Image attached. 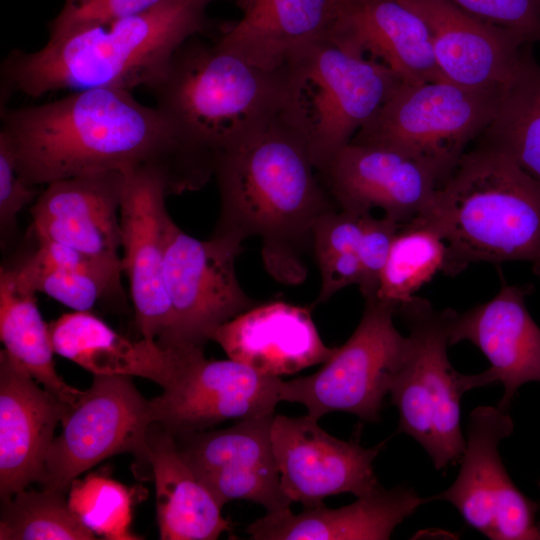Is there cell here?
<instances>
[{"label":"cell","instance_id":"f546056e","mask_svg":"<svg viewBox=\"0 0 540 540\" xmlns=\"http://www.w3.org/2000/svg\"><path fill=\"white\" fill-rule=\"evenodd\" d=\"M479 142L505 153L540 185V64L527 53Z\"/></svg>","mask_w":540,"mask_h":540},{"label":"cell","instance_id":"5bb4252c","mask_svg":"<svg viewBox=\"0 0 540 540\" xmlns=\"http://www.w3.org/2000/svg\"><path fill=\"white\" fill-rule=\"evenodd\" d=\"M271 437L281 489L291 503L313 506L341 493L359 497L380 485L373 463L385 441L366 448L338 439L308 414H275Z\"/></svg>","mask_w":540,"mask_h":540},{"label":"cell","instance_id":"7c38bea8","mask_svg":"<svg viewBox=\"0 0 540 540\" xmlns=\"http://www.w3.org/2000/svg\"><path fill=\"white\" fill-rule=\"evenodd\" d=\"M513 428L511 416L498 406L476 407L469 416L457 478L427 500L451 503L470 527L488 539L540 540L537 503L515 486L499 454V443Z\"/></svg>","mask_w":540,"mask_h":540},{"label":"cell","instance_id":"8992f818","mask_svg":"<svg viewBox=\"0 0 540 540\" xmlns=\"http://www.w3.org/2000/svg\"><path fill=\"white\" fill-rule=\"evenodd\" d=\"M450 311L417 296L398 307L409 330L408 347L389 389L398 431L414 438L437 470L460 461L466 444L460 401L478 387L476 374H460L448 358Z\"/></svg>","mask_w":540,"mask_h":540},{"label":"cell","instance_id":"83f0119b","mask_svg":"<svg viewBox=\"0 0 540 540\" xmlns=\"http://www.w3.org/2000/svg\"><path fill=\"white\" fill-rule=\"evenodd\" d=\"M36 294L16 268H1L0 338L5 350L38 383L73 406L82 391L64 382L56 371L49 325L40 314Z\"/></svg>","mask_w":540,"mask_h":540},{"label":"cell","instance_id":"f1b7e54d","mask_svg":"<svg viewBox=\"0 0 540 540\" xmlns=\"http://www.w3.org/2000/svg\"><path fill=\"white\" fill-rule=\"evenodd\" d=\"M37 241V249L16 267L35 292L73 311H90L103 296L117 292L122 263L91 257L54 241Z\"/></svg>","mask_w":540,"mask_h":540},{"label":"cell","instance_id":"9c48e42d","mask_svg":"<svg viewBox=\"0 0 540 540\" xmlns=\"http://www.w3.org/2000/svg\"><path fill=\"white\" fill-rule=\"evenodd\" d=\"M398 306L378 298L365 301L356 329L315 373L283 381L280 400L300 403L319 420L347 412L377 422L383 401L408 347L395 327Z\"/></svg>","mask_w":540,"mask_h":540},{"label":"cell","instance_id":"4dcf8cb0","mask_svg":"<svg viewBox=\"0 0 540 540\" xmlns=\"http://www.w3.org/2000/svg\"><path fill=\"white\" fill-rule=\"evenodd\" d=\"M446 258V243L433 227L419 218L402 225L383 268L376 298L398 307L412 300L436 273L444 271Z\"/></svg>","mask_w":540,"mask_h":540},{"label":"cell","instance_id":"4fadbf2b","mask_svg":"<svg viewBox=\"0 0 540 540\" xmlns=\"http://www.w3.org/2000/svg\"><path fill=\"white\" fill-rule=\"evenodd\" d=\"M282 379L232 359L208 360L204 352L176 383L150 400L153 423L174 437L209 430L230 419L275 414Z\"/></svg>","mask_w":540,"mask_h":540},{"label":"cell","instance_id":"d6a6232c","mask_svg":"<svg viewBox=\"0 0 540 540\" xmlns=\"http://www.w3.org/2000/svg\"><path fill=\"white\" fill-rule=\"evenodd\" d=\"M69 503L94 532L112 538H126L129 522V495L121 485L103 478L90 477L85 484H72Z\"/></svg>","mask_w":540,"mask_h":540},{"label":"cell","instance_id":"836d02e7","mask_svg":"<svg viewBox=\"0 0 540 540\" xmlns=\"http://www.w3.org/2000/svg\"><path fill=\"white\" fill-rule=\"evenodd\" d=\"M169 0H65L48 25L49 39L145 12Z\"/></svg>","mask_w":540,"mask_h":540},{"label":"cell","instance_id":"6da1fadb","mask_svg":"<svg viewBox=\"0 0 540 540\" xmlns=\"http://www.w3.org/2000/svg\"><path fill=\"white\" fill-rule=\"evenodd\" d=\"M1 131L29 185L73 176L148 169L169 195L203 188L217 153L161 108L130 90L93 88L37 106L1 108Z\"/></svg>","mask_w":540,"mask_h":540},{"label":"cell","instance_id":"e575fe53","mask_svg":"<svg viewBox=\"0 0 540 540\" xmlns=\"http://www.w3.org/2000/svg\"><path fill=\"white\" fill-rule=\"evenodd\" d=\"M401 226L384 215L381 218L374 217L372 213L363 215L358 246L360 280L357 286L365 301L377 297L383 268Z\"/></svg>","mask_w":540,"mask_h":540},{"label":"cell","instance_id":"5b68a950","mask_svg":"<svg viewBox=\"0 0 540 540\" xmlns=\"http://www.w3.org/2000/svg\"><path fill=\"white\" fill-rule=\"evenodd\" d=\"M194 37L176 50L149 90L157 107L218 156L246 134L295 112L288 66L264 70Z\"/></svg>","mask_w":540,"mask_h":540},{"label":"cell","instance_id":"7402d4cb","mask_svg":"<svg viewBox=\"0 0 540 540\" xmlns=\"http://www.w3.org/2000/svg\"><path fill=\"white\" fill-rule=\"evenodd\" d=\"M211 340L229 359L280 378L323 364L335 350L321 339L309 308L283 301L257 304L219 326Z\"/></svg>","mask_w":540,"mask_h":540},{"label":"cell","instance_id":"d590c367","mask_svg":"<svg viewBox=\"0 0 540 540\" xmlns=\"http://www.w3.org/2000/svg\"><path fill=\"white\" fill-rule=\"evenodd\" d=\"M450 1L484 21L516 32L528 43L540 40V6L537 0Z\"/></svg>","mask_w":540,"mask_h":540},{"label":"cell","instance_id":"7a4b0ae2","mask_svg":"<svg viewBox=\"0 0 540 540\" xmlns=\"http://www.w3.org/2000/svg\"><path fill=\"white\" fill-rule=\"evenodd\" d=\"M214 176L220 212L212 235L259 238L267 273L282 284H301L314 227L338 208L312 162L296 113L226 147Z\"/></svg>","mask_w":540,"mask_h":540},{"label":"cell","instance_id":"44dd1931","mask_svg":"<svg viewBox=\"0 0 540 540\" xmlns=\"http://www.w3.org/2000/svg\"><path fill=\"white\" fill-rule=\"evenodd\" d=\"M71 407L38 383L5 349L1 350V501L39 481L54 431Z\"/></svg>","mask_w":540,"mask_h":540},{"label":"cell","instance_id":"30bf717a","mask_svg":"<svg viewBox=\"0 0 540 540\" xmlns=\"http://www.w3.org/2000/svg\"><path fill=\"white\" fill-rule=\"evenodd\" d=\"M240 240L212 235L199 240L170 221L166 234L164 283L171 321L156 341L165 348L203 349L214 331L259 302L242 289L235 260Z\"/></svg>","mask_w":540,"mask_h":540},{"label":"cell","instance_id":"8fae6325","mask_svg":"<svg viewBox=\"0 0 540 540\" xmlns=\"http://www.w3.org/2000/svg\"><path fill=\"white\" fill-rule=\"evenodd\" d=\"M54 437L37 482L40 488L68 493L76 478L101 461L132 454L140 464L150 460L149 434L153 424L150 400L132 377L93 375Z\"/></svg>","mask_w":540,"mask_h":540},{"label":"cell","instance_id":"484cf974","mask_svg":"<svg viewBox=\"0 0 540 540\" xmlns=\"http://www.w3.org/2000/svg\"><path fill=\"white\" fill-rule=\"evenodd\" d=\"M339 0H252L217 44L268 71L288 66L304 47L326 39Z\"/></svg>","mask_w":540,"mask_h":540},{"label":"cell","instance_id":"4316f807","mask_svg":"<svg viewBox=\"0 0 540 540\" xmlns=\"http://www.w3.org/2000/svg\"><path fill=\"white\" fill-rule=\"evenodd\" d=\"M149 443L160 539L215 540L230 531L222 506L184 460L175 437L153 423Z\"/></svg>","mask_w":540,"mask_h":540},{"label":"cell","instance_id":"1f68e13d","mask_svg":"<svg viewBox=\"0 0 540 540\" xmlns=\"http://www.w3.org/2000/svg\"><path fill=\"white\" fill-rule=\"evenodd\" d=\"M1 502V540L96 538L95 532L71 507L66 493L27 487Z\"/></svg>","mask_w":540,"mask_h":540},{"label":"cell","instance_id":"8d00e7d4","mask_svg":"<svg viewBox=\"0 0 540 540\" xmlns=\"http://www.w3.org/2000/svg\"><path fill=\"white\" fill-rule=\"evenodd\" d=\"M36 195L16 168V158L7 135L0 131V228L2 236L14 229L19 212Z\"/></svg>","mask_w":540,"mask_h":540},{"label":"cell","instance_id":"2e32d148","mask_svg":"<svg viewBox=\"0 0 540 540\" xmlns=\"http://www.w3.org/2000/svg\"><path fill=\"white\" fill-rule=\"evenodd\" d=\"M120 206L122 267L142 338L157 341L168 329L171 306L164 283L166 234L172 220L165 181L148 169L124 172Z\"/></svg>","mask_w":540,"mask_h":540},{"label":"cell","instance_id":"ffe728a7","mask_svg":"<svg viewBox=\"0 0 540 540\" xmlns=\"http://www.w3.org/2000/svg\"><path fill=\"white\" fill-rule=\"evenodd\" d=\"M426 23L442 75L471 88H501L514 76L528 42L450 0H401Z\"/></svg>","mask_w":540,"mask_h":540},{"label":"cell","instance_id":"f35d334b","mask_svg":"<svg viewBox=\"0 0 540 540\" xmlns=\"http://www.w3.org/2000/svg\"><path fill=\"white\" fill-rule=\"evenodd\" d=\"M539 487H540V481H539ZM538 529H539V532H540V523L538 524Z\"/></svg>","mask_w":540,"mask_h":540},{"label":"cell","instance_id":"d6986e66","mask_svg":"<svg viewBox=\"0 0 540 540\" xmlns=\"http://www.w3.org/2000/svg\"><path fill=\"white\" fill-rule=\"evenodd\" d=\"M124 185L121 171L83 174L47 184L31 208L36 238L122 263L120 206Z\"/></svg>","mask_w":540,"mask_h":540},{"label":"cell","instance_id":"e0dca14e","mask_svg":"<svg viewBox=\"0 0 540 540\" xmlns=\"http://www.w3.org/2000/svg\"><path fill=\"white\" fill-rule=\"evenodd\" d=\"M338 209L357 214L381 209L401 225L418 217L440 181L400 152L349 142L318 172Z\"/></svg>","mask_w":540,"mask_h":540},{"label":"cell","instance_id":"74e56055","mask_svg":"<svg viewBox=\"0 0 540 540\" xmlns=\"http://www.w3.org/2000/svg\"><path fill=\"white\" fill-rule=\"evenodd\" d=\"M233 1L242 11H244L251 3L252 0H231Z\"/></svg>","mask_w":540,"mask_h":540},{"label":"cell","instance_id":"9a60e30c","mask_svg":"<svg viewBox=\"0 0 540 540\" xmlns=\"http://www.w3.org/2000/svg\"><path fill=\"white\" fill-rule=\"evenodd\" d=\"M274 416L241 419L224 429L175 437L184 460L222 507L247 500L266 512L290 508L272 444Z\"/></svg>","mask_w":540,"mask_h":540},{"label":"cell","instance_id":"3957f363","mask_svg":"<svg viewBox=\"0 0 540 540\" xmlns=\"http://www.w3.org/2000/svg\"><path fill=\"white\" fill-rule=\"evenodd\" d=\"M213 0H169L145 12L49 39L40 50H12L3 60L1 103L13 93L93 88L151 89L176 50L205 31Z\"/></svg>","mask_w":540,"mask_h":540},{"label":"cell","instance_id":"603a6c76","mask_svg":"<svg viewBox=\"0 0 540 540\" xmlns=\"http://www.w3.org/2000/svg\"><path fill=\"white\" fill-rule=\"evenodd\" d=\"M326 39L358 55L368 54L406 83L445 78L426 23L401 0H339Z\"/></svg>","mask_w":540,"mask_h":540},{"label":"cell","instance_id":"d4e9b609","mask_svg":"<svg viewBox=\"0 0 540 540\" xmlns=\"http://www.w3.org/2000/svg\"><path fill=\"white\" fill-rule=\"evenodd\" d=\"M428 503L411 487L378 486L349 505L331 509L323 503L266 514L249 524L254 540H387L395 528Z\"/></svg>","mask_w":540,"mask_h":540},{"label":"cell","instance_id":"ab89813d","mask_svg":"<svg viewBox=\"0 0 540 540\" xmlns=\"http://www.w3.org/2000/svg\"><path fill=\"white\" fill-rule=\"evenodd\" d=\"M537 1H538L539 6H540V0H537Z\"/></svg>","mask_w":540,"mask_h":540},{"label":"cell","instance_id":"ba28073f","mask_svg":"<svg viewBox=\"0 0 540 540\" xmlns=\"http://www.w3.org/2000/svg\"><path fill=\"white\" fill-rule=\"evenodd\" d=\"M288 67L298 120L318 172L403 83L383 63L327 39L301 49Z\"/></svg>","mask_w":540,"mask_h":540},{"label":"cell","instance_id":"cb8c5ba5","mask_svg":"<svg viewBox=\"0 0 540 540\" xmlns=\"http://www.w3.org/2000/svg\"><path fill=\"white\" fill-rule=\"evenodd\" d=\"M56 354L93 375L149 379L163 389L173 386L203 349L165 348L156 341H131L90 311H73L49 324Z\"/></svg>","mask_w":540,"mask_h":540},{"label":"cell","instance_id":"52a82bcc","mask_svg":"<svg viewBox=\"0 0 540 540\" xmlns=\"http://www.w3.org/2000/svg\"><path fill=\"white\" fill-rule=\"evenodd\" d=\"M503 88H471L446 78L403 82L350 142L409 156L441 184L493 119Z\"/></svg>","mask_w":540,"mask_h":540},{"label":"cell","instance_id":"ac0fdd59","mask_svg":"<svg viewBox=\"0 0 540 540\" xmlns=\"http://www.w3.org/2000/svg\"><path fill=\"white\" fill-rule=\"evenodd\" d=\"M530 289L503 284L491 300L450 311V345L469 341L485 355L490 367L477 374L479 386L502 383L498 407L505 411L522 385L540 382V327L525 304Z\"/></svg>","mask_w":540,"mask_h":540},{"label":"cell","instance_id":"277c9868","mask_svg":"<svg viewBox=\"0 0 540 540\" xmlns=\"http://www.w3.org/2000/svg\"><path fill=\"white\" fill-rule=\"evenodd\" d=\"M416 218L445 241V275L519 261L540 277V185L491 146L467 150Z\"/></svg>","mask_w":540,"mask_h":540}]
</instances>
